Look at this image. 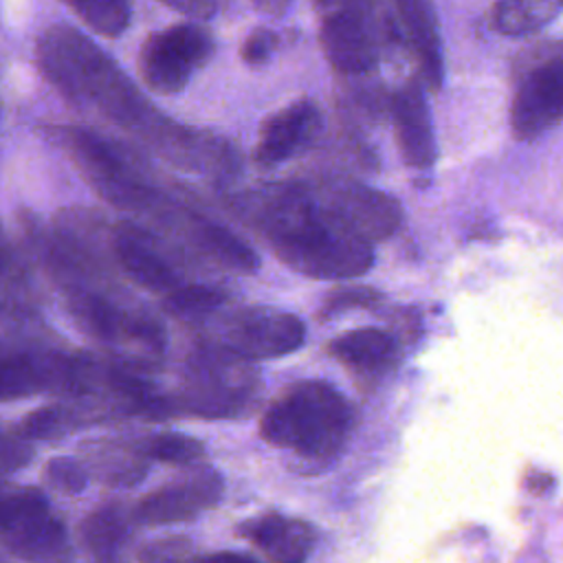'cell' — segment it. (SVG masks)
I'll return each instance as SVG.
<instances>
[{
  "label": "cell",
  "instance_id": "cell-16",
  "mask_svg": "<svg viewBox=\"0 0 563 563\" xmlns=\"http://www.w3.org/2000/svg\"><path fill=\"white\" fill-rule=\"evenodd\" d=\"M110 249L119 268L145 290L167 292L180 284L178 273L161 255V251L154 246V240L145 231L132 224H119L112 231Z\"/></svg>",
  "mask_w": 563,
  "mask_h": 563
},
{
  "label": "cell",
  "instance_id": "cell-36",
  "mask_svg": "<svg viewBox=\"0 0 563 563\" xmlns=\"http://www.w3.org/2000/svg\"><path fill=\"white\" fill-rule=\"evenodd\" d=\"M200 559H205V561H255V556H251L246 552H211V554H202Z\"/></svg>",
  "mask_w": 563,
  "mask_h": 563
},
{
  "label": "cell",
  "instance_id": "cell-12",
  "mask_svg": "<svg viewBox=\"0 0 563 563\" xmlns=\"http://www.w3.org/2000/svg\"><path fill=\"white\" fill-rule=\"evenodd\" d=\"M222 475L211 466H198L191 473L147 493L130 512L132 523L169 526L191 521L209 510L222 497Z\"/></svg>",
  "mask_w": 563,
  "mask_h": 563
},
{
  "label": "cell",
  "instance_id": "cell-14",
  "mask_svg": "<svg viewBox=\"0 0 563 563\" xmlns=\"http://www.w3.org/2000/svg\"><path fill=\"white\" fill-rule=\"evenodd\" d=\"M321 112L314 101L299 99L275 112L262 123L260 141L255 145V161L262 167H275L306 147L319 132Z\"/></svg>",
  "mask_w": 563,
  "mask_h": 563
},
{
  "label": "cell",
  "instance_id": "cell-35",
  "mask_svg": "<svg viewBox=\"0 0 563 563\" xmlns=\"http://www.w3.org/2000/svg\"><path fill=\"white\" fill-rule=\"evenodd\" d=\"M253 4L273 18H282L288 11L290 0H253Z\"/></svg>",
  "mask_w": 563,
  "mask_h": 563
},
{
  "label": "cell",
  "instance_id": "cell-30",
  "mask_svg": "<svg viewBox=\"0 0 563 563\" xmlns=\"http://www.w3.org/2000/svg\"><path fill=\"white\" fill-rule=\"evenodd\" d=\"M279 33L277 31H273V29H266V26H257V29H253L249 35H246V40H244V44H242V48H240V55H242V59H244V64H249V66H262V64H266L271 57H273V53L279 48Z\"/></svg>",
  "mask_w": 563,
  "mask_h": 563
},
{
  "label": "cell",
  "instance_id": "cell-26",
  "mask_svg": "<svg viewBox=\"0 0 563 563\" xmlns=\"http://www.w3.org/2000/svg\"><path fill=\"white\" fill-rule=\"evenodd\" d=\"M227 295L205 284H176L165 292V310L178 317H202L218 310Z\"/></svg>",
  "mask_w": 563,
  "mask_h": 563
},
{
  "label": "cell",
  "instance_id": "cell-20",
  "mask_svg": "<svg viewBox=\"0 0 563 563\" xmlns=\"http://www.w3.org/2000/svg\"><path fill=\"white\" fill-rule=\"evenodd\" d=\"M86 460L81 462L88 473L112 486H134L145 477L147 464L136 442L99 440L84 446Z\"/></svg>",
  "mask_w": 563,
  "mask_h": 563
},
{
  "label": "cell",
  "instance_id": "cell-13",
  "mask_svg": "<svg viewBox=\"0 0 563 563\" xmlns=\"http://www.w3.org/2000/svg\"><path fill=\"white\" fill-rule=\"evenodd\" d=\"M391 119L402 163L413 169H429L438 158V145L420 77L407 79L391 95Z\"/></svg>",
  "mask_w": 563,
  "mask_h": 563
},
{
  "label": "cell",
  "instance_id": "cell-17",
  "mask_svg": "<svg viewBox=\"0 0 563 563\" xmlns=\"http://www.w3.org/2000/svg\"><path fill=\"white\" fill-rule=\"evenodd\" d=\"M238 537L253 543L266 559L277 563H299L308 559L317 534L310 523L279 512L260 515L238 526Z\"/></svg>",
  "mask_w": 563,
  "mask_h": 563
},
{
  "label": "cell",
  "instance_id": "cell-9",
  "mask_svg": "<svg viewBox=\"0 0 563 563\" xmlns=\"http://www.w3.org/2000/svg\"><path fill=\"white\" fill-rule=\"evenodd\" d=\"M306 191L339 224L369 244L389 238L402 222V207L394 196L356 180H323Z\"/></svg>",
  "mask_w": 563,
  "mask_h": 563
},
{
  "label": "cell",
  "instance_id": "cell-10",
  "mask_svg": "<svg viewBox=\"0 0 563 563\" xmlns=\"http://www.w3.org/2000/svg\"><path fill=\"white\" fill-rule=\"evenodd\" d=\"M306 341L303 321L271 306L240 308L220 328V347L238 358H277L299 350Z\"/></svg>",
  "mask_w": 563,
  "mask_h": 563
},
{
  "label": "cell",
  "instance_id": "cell-32",
  "mask_svg": "<svg viewBox=\"0 0 563 563\" xmlns=\"http://www.w3.org/2000/svg\"><path fill=\"white\" fill-rule=\"evenodd\" d=\"M174 11H180L183 15L191 20H209L216 15L218 0H161Z\"/></svg>",
  "mask_w": 563,
  "mask_h": 563
},
{
  "label": "cell",
  "instance_id": "cell-5",
  "mask_svg": "<svg viewBox=\"0 0 563 563\" xmlns=\"http://www.w3.org/2000/svg\"><path fill=\"white\" fill-rule=\"evenodd\" d=\"M0 543L20 559H64L70 554L64 523L51 512L42 490L0 484Z\"/></svg>",
  "mask_w": 563,
  "mask_h": 563
},
{
  "label": "cell",
  "instance_id": "cell-33",
  "mask_svg": "<svg viewBox=\"0 0 563 563\" xmlns=\"http://www.w3.org/2000/svg\"><path fill=\"white\" fill-rule=\"evenodd\" d=\"M24 462H29V449L26 446L0 440V473L20 468Z\"/></svg>",
  "mask_w": 563,
  "mask_h": 563
},
{
  "label": "cell",
  "instance_id": "cell-8",
  "mask_svg": "<svg viewBox=\"0 0 563 563\" xmlns=\"http://www.w3.org/2000/svg\"><path fill=\"white\" fill-rule=\"evenodd\" d=\"M319 40L330 66L347 77L367 75L380 57V24L374 0H352L319 13Z\"/></svg>",
  "mask_w": 563,
  "mask_h": 563
},
{
  "label": "cell",
  "instance_id": "cell-37",
  "mask_svg": "<svg viewBox=\"0 0 563 563\" xmlns=\"http://www.w3.org/2000/svg\"><path fill=\"white\" fill-rule=\"evenodd\" d=\"M534 493H543V490H548L550 486H552V477L545 473H539V475H532V477H528V482H526Z\"/></svg>",
  "mask_w": 563,
  "mask_h": 563
},
{
  "label": "cell",
  "instance_id": "cell-1",
  "mask_svg": "<svg viewBox=\"0 0 563 563\" xmlns=\"http://www.w3.org/2000/svg\"><path fill=\"white\" fill-rule=\"evenodd\" d=\"M42 75L68 101L88 106L106 119L145 132L169 156L187 130L161 117L130 77L90 37L66 24L48 26L35 44Z\"/></svg>",
  "mask_w": 563,
  "mask_h": 563
},
{
  "label": "cell",
  "instance_id": "cell-2",
  "mask_svg": "<svg viewBox=\"0 0 563 563\" xmlns=\"http://www.w3.org/2000/svg\"><path fill=\"white\" fill-rule=\"evenodd\" d=\"M249 209L271 251L306 277L354 279L374 264L372 244L325 213L303 185L264 189Z\"/></svg>",
  "mask_w": 563,
  "mask_h": 563
},
{
  "label": "cell",
  "instance_id": "cell-15",
  "mask_svg": "<svg viewBox=\"0 0 563 563\" xmlns=\"http://www.w3.org/2000/svg\"><path fill=\"white\" fill-rule=\"evenodd\" d=\"M77 358L37 356L26 352L0 354V402L33 396L48 387L70 391Z\"/></svg>",
  "mask_w": 563,
  "mask_h": 563
},
{
  "label": "cell",
  "instance_id": "cell-38",
  "mask_svg": "<svg viewBox=\"0 0 563 563\" xmlns=\"http://www.w3.org/2000/svg\"><path fill=\"white\" fill-rule=\"evenodd\" d=\"M345 2H352V0H314V7L321 11L325 9H332V7H339V4H345Z\"/></svg>",
  "mask_w": 563,
  "mask_h": 563
},
{
  "label": "cell",
  "instance_id": "cell-34",
  "mask_svg": "<svg viewBox=\"0 0 563 563\" xmlns=\"http://www.w3.org/2000/svg\"><path fill=\"white\" fill-rule=\"evenodd\" d=\"M18 273V264H15V257L9 249V240L0 227V275L2 277H13Z\"/></svg>",
  "mask_w": 563,
  "mask_h": 563
},
{
  "label": "cell",
  "instance_id": "cell-11",
  "mask_svg": "<svg viewBox=\"0 0 563 563\" xmlns=\"http://www.w3.org/2000/svg\"><path fill=\"white\" fill-rule=\"evenodd\" d=\"M563 114V59L554 51L530 66L517 84L510 128L519 141H532L554 128Z\"/></svg>",
  "mask_w": 563,
  "mask_h": 563
},
{
  "label": "cell",
  "instance_id": "cell-19",
  "mask_svg": "<svg viewBox=\"0 0 563 563\" xmlns=\"http://www.w3.org/2000/svg\"><path fill=\"white\" fill-rule=\"evenodd\" d=\"M328 354L350 372L376 376L391 367L398 354V339L383 328H356L332 339Z\"/></svg>",
  "mask_w": 563,
  "mask_h": 563
},
{
  "label": "cell",
  "instance_id": "cell-22",
  "mask_svg": "<svg viewBox=\"0 0 563 563\" xmlns=\"http://www.w3.org/2000/svg\"><path fill=\"white\" fill-rule=\"evenodd\" d=\"M189 233L196 246L213 262L244 275L255 273L260 268L257 253L249 244H244L233 231L194 216L189 220Z\"/></svg>",
  "mask_w": 563,
  "mask_h": 563
},
{
  "label": "cell",
  "instance_id": "cell-3",
  "mask_svg": "<svg viewBox=\"0 0 563 563\" xmlns=\"http://www.w3.org/2000/svg\"><path fill=\"white\" fill-rule=\"evenodd\" d=\"M352 429L347 398L325 380H301L279 394L262 416L260 435L297 457L321 462L343 446Z\"/></svg>",
  "mask_w": 563,
  "mask_h": 563
},
{
  "label": "cell",
  "instance_id": "cell-23",
  "mask_svg": "<svg viewBox=\"0 0 563 563\" xmlns=\"http://www.w3.org/2000/svg\"><path fill=\"white\" fill-rule=\"evenodd\" d=\"M561 7L563 0H495L493 24L501 35L523 37L550 24Z\"/></svg>",
  "mask_w": 563,
  "mask_h": 563
},
{
  "label": "cell",
  "instance_id": "cell-4",
  "mask_svg": "<svg viewBox=\"0 0 563 563\" xmlns=\"http://www.w3.org/2000/svg\"><path fill=\"white\" fill-rule=\"evenodd\" d=\"M53 134L75 161L90 187L110 205L130 211H147L158 207L156 189L141 178L99 134L77 125L55 128Z\"/></svg>",
  "mask_w": 563,
  "mask_h": 563
},
{
  "label": "cell",
  "instance_id": "cell-21",
  "mask_svg": "<svg viewBox=\"0 0 563 563\" xmlns=\"http://www.w3.org/2000/svg\"><path fill=\"white\" fill-rule=\"evenodd\" d=\"M132 517L121 504H106L86 515L79 523L77 537L81 548L95 559H114L130 539Z\"/></svg>",
  "mask_w": 563,
  "mask_h": 563
},
{
  "label": "cell",
  "instance_id": "cell-24",
  "mask_svg": "<svg viewBox=\"0 0 563 563\" xmlns=\"http://www.w3.org/2000/svg\"><path fill=\"white\" fill-rule=\"evenodd\" d=\"M90 31L119 37L132 22V0H62Z\"/></svg>",
  "mask_w": 563,
  "mask_h": 563
},
{
  "label": "cell",
  "instance_id": "cell-18",
  "mask_svg": "<svg viewBox=\"0 0 563 563\" xmlns=\"http://www.w3.org/2000/svg\"><path fill=\"white\" fill-rule=\"evenodd\" d=\"M402 26V33L418 59L420 81L429 90H440L444 81L442 37L438 15L429 0H391Z\"/></svg>",
  "mask_w": 563,
  "mask_h": 563
},
{
  "label": "cell",
  "instance_id": "cell-25",
  "mask_svg": "<svg viewBox=\"0 0 563 563\" xmlns=\"http://www.w3.org/2000/svg\"><path fill=\"white\" fill-rule=\"evenodd\" d=\"M136 446L145 460L176 466L194 464L205 455V444L198 438L185 433H154L136 440Z\"/></svg>",
  "mask_w": 563,
  "mask_h": 563
},
{
  "label": "cell",
  "instance_id": "cell-29",
  "mask_svg": "<svg viewBox=\"0 0 563 563\" xmlns=\"http://www.w3.org/2000/svg\"><path fill=\"white\" fill-rule=\"evenodd\" d=\"M44 479L64 495H79L88 484V471L79 460L53 457L44 466Z\"/></svg>",
  "mask_w": 563,
  "mask_h": 563
},
{
  "label": "cell",
  "instance_id": "cell-7",
  "mask_svg": "<svg viewBox=\"0 0 563 563\" xmlns=\"http://www.w3.org/2000/svg\"><path fill=\"white\" fill-rule=\"evenodd\" d=\"M240 361L244 358L233 354H229V358L211 354L191 365L180 400L169 405L167 413L180 407H185L187 413L205 418H233L249 411L246 405L253 402L260 380L249 372L251 367H242Z\"/></svg>",
  "mask_w": 563,
  "mask_h": 563
},
{
  "label": "cell",
  "instance_id": "cell-31",
  "mask_svg": "<svg viewBox=\"0 0 563 563\" xmlns=\"http://www.w3.org/2000/svg\"><path fill=\"white\" fill-rule=\"evenodd\" d=\"M191 556V541L185 537H165L150 541L139 550L141 561H176V559H189Z\"/></svg>",
  "mask_w": 563,
  "mask_h": 563
},
{
  "label": "cell",
  "instance_id": "cell-28",
  "mask_svg": "<svg viewBox=\"0 0 563 563\" xmlns=\"http://www.w3.org/2000/svg\"><path fill=\"white\" fill-rule=\"evenodd\" d=\"M383 292H378L372 286H341L328 292L323 306L319 308V317L325 321L334 314H341L345 310L356 308H376L383 303Z\"/></svg>",
  "mask_w": 563,
  "mask_h": 563
},
{
  "label": "cell",
  "instance_id": "cell-27",
  "mask_svg": "<svg viewBox=\"0 0 563 563\" xmlns=\"http://www.w3.org/2000/svg\"><path fill=\"white\" fill-rule=\"evenodd\" d=\"M77 424H79V418L75 416L73 409L51 405V407H42V409L31 411L22 420V431H24L26 438L48 440V438H57V435H64V433L73 431Z\"/></svg>",
  "mask_w": 563,
  "mask_h": 563
},
{
  "label": "cell",
  "instance_id": "cell-6",
  "mask_svg": "<svg viewBox=\"0 0 563 563\" xmlns=\"http://www.w3.org/2000/svg\"><path fill=\"white\" fill-rule=\"evenodd\" d=\"M213 48V35L196 20L172 24L152 33L141 46V77L150 90L176 95L189 84L194 73L211 59Z\"/></svg>",
  "mask_w": 563,
  "mask_h": 563
}]
</instances>
